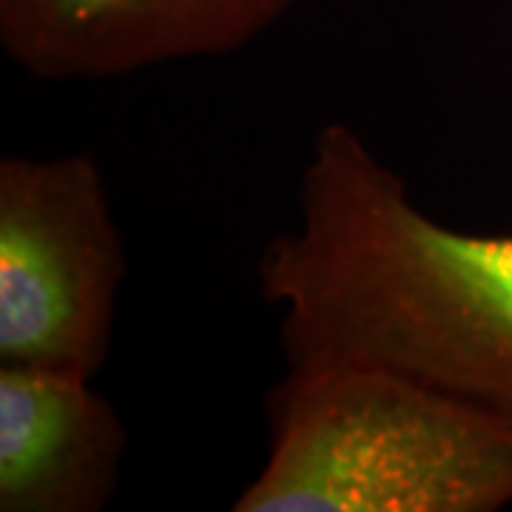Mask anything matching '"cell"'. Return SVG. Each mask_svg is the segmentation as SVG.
<instances>
[{
	"label": "cell",
	"mask_w": 512,
	"mask_h": 512,
	"mask_svg": "<svg viewBox=\"0 0 512 512\" xmlns=\"http://www.w3.org/2000/svg\"><path fill=\"white\" fill-rule=\"evenodd\" d=\"M291 362L407 373L512 421V234L478 237L424 214L348 123L316 134L296 222L259 254Z\"/></svg>",
	"instance_id": "6da1fadb"
},
{
	"label": "cell",
	"mask_w": 512,
	"mask_h": 512,
	"mask_svg": "<svg viewBox=\"0 0 512 512\" xmlns=\"http://www.w3.org/2000/svg\"><path fill=\"white\" fill-rule=\"evenodd\" d=\"M268 458L237 512H495L512 504V421L367 362H291Z\"/></svg>",
	"instance_id": "7a4b0ae2"
},
{
	"label": "cell",
	"mask_w": 512,
	"mask_h": 512,
	"mask_svg": "<svg viewBox=\"0 0 512 512\" xmlns=\"http://www.w3.org/2000/svg\"><path fill=\"white\" fill-rule=\"evenodd\" d=\"M126 268L92 154L0 160V365L94 379L109 359Z\"/></svg>",
	"instance_id": "3957f363"
},
{
	"label": "cell",
	"mask_w": 512,
	"mask_h": 512,
	"mask_svg": "<svg viewBox=\"0 0 512 512\" xmlns=\"http://www.w3.org/2000/svg\"><path fill=\"white\" fill-rule=\"evenodd\" d=\"M299 0H0V46L40 80H111L239 52Z\"/></svg>",
	"instance_id": "277c9868"
},
{
	"label": "cell",
	"mask_w": 512,
	"mask_h": 512,
	"mask_svg": "<svg viewBox=\"0 0 512 512\" xmlns=\"http://www.w3.org/2000/svg\"><path fill=\"white\" fill-rule=\"evenodd\" d=\"M126 447V424L89 376L0 365V512L103 510Z\"/></svg>",
	"instance_id": "5b68a950"
}]
</instances>
